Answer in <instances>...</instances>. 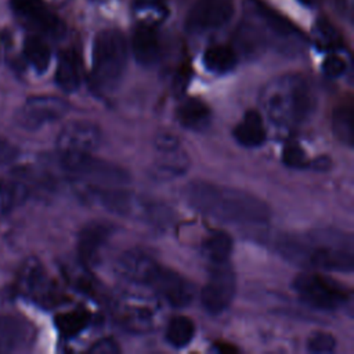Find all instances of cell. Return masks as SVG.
<instances>
[{
	"instance_id": "18",
	"label": "cell",
	"mask_w": 354,
	"mask_h": 354,
	"mask_svg": "<svg viewBox=\"0 0 354 354\" xmlns=\"http://www.w3.org/2000/svg\"><path fill=\"white\" fill-rule=\"evenodd\" d=\"M232 136L242 147H260L267 137L263 116L257 111H248L241 122L234 127Z\"/></svg>"
},
{
	"instance_id": "21",
	"label": "cell",
	"mask_w": 354,
	"mask_h": 354,
	"mask_svg": "<svg viewBox=\"0 0 354 354\" xmlns=\"http://www.w3.org/2000/svg\"><path fill=\"white\" fill-rule=\"evenodd\" d=\"M188 156L181 148L159 152V158L152 166V177L156 180H170L181 176L188 169Z\"/></svg>"
},
{
	"instance_id": "24",
	"label": "cell",
	"mask_w": 354,
	"mask_h": 354,
	"mask_svg": "<svg viewBox=\"0 0 354 354\" xmlns=\"http://www.w3.org/2000/svg\"><path fill=\"white\" fill-rule=\"evenodd\" d=\"M232 252V238L224 231L212 232L203 242V253L212 264L228 263Z\"/></svg>"
},
{
	"instance_id": "8",
	"label": "cell",
	"mask_w": 354,
	"mask_h": 354,
	"mask_svg": "<svg viewBox=\"0 0 354 354\" xmlns=\"http://www.w3.org/2000/svg\"><path fill=\"white\" fill-rule=\"evenodd\" d=\"M17 286L21 295L41 306H53L57 303L58 292L55 285L36 257L28 259L21 266Z\"/></svg>"
},
{
	"instance_id": "36",
	"label": "cell",
	"mask_w": 354,
	"mask_h": 354,
	"mask_svg": "<svg viewBox=\"0 0 354 354\" xmlns=\"http://www.w3.org/2000/svg\"><path fill=\"white\" fill-rule=\"evenodd\" d=\"M90 353H94V354H116L120 351L118 343L111 339V337H104V339H100L97 340L90 348H88Z\"/></svg>"
},
{
	"instance_id": "33",
	"label": "cell",
	"mask_w": 354,
	"mask_h": 354,
	"mask_svg": "<svg viewBox=\"0 0 354 354\" xmlns=\"http://www.w3.org/2000/svg\"><path fill=\"white\" fill-rule=\"evenodd\" d=\"M282 160L288 167H306L310 166V162L306 158V152L296 142H289L282 151Z\"/></svg>"
},
{
	"instance_id": "4",
	"label": "cell",
	"mask_w": 354,
	"mask_h": 354,
	"mask_svg": "<svg viewBox=\"0 0 354 354\" xmlns=\"http://www.w3.org/2000/svg\"><path fill=\"white\" fill-rule=\"evenodd\" d=\"M127 64V46L123 35L115 29L97 33L93 43L91 87L98 94H106L116 88Z\"/></svg>"
},
{
	"instance_id": "1",
	"label": "cell",
	"mask_w": 354,
	"mask_h": 354,
	"mask_svg": "<svg viewBox=\"0 0 354 354\" xmlns=\"http://www.w3.org/2000/svg\"><path fill=\"white\" fill-rule=\"evenodd\" d=\"M279 253L301 267L324 271L350 272L354 267L351 235L335 230L283 235L278 241Z\"/></svg>"
},
{
	"instance_id": "10",
	"label": "cell",
	"mask_w": 354,
	"mask_h": 354,
	"mask_svg": "<svg viewBox=\"0 0 354 354\" xmlns=\"http://www.w3.org/2000/svg\"><path fill=\"white\" fill-rule=\"evenodd\" d=\"M101 142V130L88 120H73L62 127L57 137L58 156L90 155Z\"/></svg>"
},
{
	"instance_id": "40",
	"label": "cell",
	"mask_w": 354,
	"mask_h": 354,
	"mask_svg": "<svg viewBox=\"0 0 354 354\" xmlns=\"http://www.w3.org/2000/svg\"><path fill=\"white\" fill-rule=\"evenodd\" d=\"M303 4H311L313 3V0H300Z\"/></svg>"
},
{
	"instance_id": "17",
	"label": "cell",
	"mask_w": 354,
	"mask_h": 354,
	"mask_svg": "<svg viewBox=\"0 0 354 354\" xmlns=\"http://www.w3.org/2000/svg\"><path fill=\"white\" fill-rule=\"evenodd\" d=\"M131 50L136 61L140 65L149 66L155 64L160 54V41L155 26L144 21L133 32Z\"/></svg>"
},
{
	"instance_id": "9",
	"label": "cell",
	"mask_w": 354,
	"mask_h": 354,
	"mask_svg": "<svg viewBox=\"0 0 354 354\" xmlns=\"http://www.w3.org/2000/svg\"><path fill=\"white\" fill-rule=\"evenodd\" d=\"M69 105L55 95H35L28 98L17 112V123L25 130H37L66 115Z\"/></svg>"
},
{
	"instance_id": "11",
	"label": "cell",
	"mask_w": 354,
	"mask_h": 354,
	"mask_svg": "<svg viewBox=\"0 0 354 354\" xmlns=\"http://www.w3.org/2000/svg\"><path fill=\"white\" fill-rule=\"evenodd\" d=\"M14 14L40 35L61 37L65 25L44 0H10Z\"/></svg>"
},
{
	"instance_id": "37",
	"label": "cell",
	"mask_w": 354,
	"mask_h": 354,
	"mask_svg": "<svg viewBox=\"0 0 354 354\" xmlns=\"http://www.w3.org/2000/svg\"><path fill=\"white\" fill-rule=\"evenodd\" d=\"M134 8L137 11L142 12H151V11H162L165 6V0H134L133 1Z\"/></svg>"
},
{
	"instance_id": "7",
	"label": "cell",
	"mask_w": 354,
	"mask_h": 354,
	"mask_svg": "<svg viewBox=\"0 0 354 354\" xmlns=\"http://www.w3.org/2000/svg\"><path fill=\"white\" fill-rule=\"evenodd\" d=\"M212 266L213 268L201 290V303L209 314H220L231 304L235 296L236 279L228 263Z\"/></svg>"
},
{
	"instance_id": "19",
	"label": "cell",
	"mask_w": 354,
	"mask_h": 354,
	"mask_svg": "<svg viewBox=\"0 0 354 354\" xmlns=\"http://www.w3.org/2000/svg\"><path fill=\"white\" fill-rule=\"evenodd\" d=\"M82 80L80 73V61L77 54L73 50H65L59 54L57 69H55V82L61 90L65 93H73L79 88Z\"/></svg>"
},
{
	"instance_id": "5",
	"label": "cell",
	"mask_w": 354,
	"mask_h": 354,
	"mask_svg": "<svg viewBox=\"0 0 354 354\" xmlns=\"http://www.w3.org/2000/svg\"><path fill=\"white\" fill-rule=\"evenodd\" d=\"M293 289L307 306L325 311L342 307L350 297L344 285L315 272L299 274L293 282Z\"/></svg>"
},
{
	"instance_id": "27",
	"label": "cell",
	"mask_w": 354,
	"mask_h": 354,
	"mask_svg": "<svg viewBox=\"0 0 354 354\" xmlns=\"http://www.w3.org/2000/svg\"><path fill=\"white\" fill-rule=\"evenodd\" d=\"M88 322H90V315L83 310L66 311L55 317V326L58 332L65 337L77 336L82 330L86 329Z\"/></svg>"
},
{
	"instance_id": "32",
	"label": "cell",
	"mask_w": 354,
	"mask_h": 354,
	"mask_svg": "<svg viewBox=\"0 0 354 354\" xmlns=\"http://www.w3.org/2000/svg\"><path fill=\"white\" fill-rule=\"evenodd\" d=\"M336 340L328 332H315L307 340V350L314 354H326L335 350Z\"/></svg>"
},
{
	"instance_id": "41",
	"label": "cell",
	"mask_w": 354,
	"mask_h": 354,
	"mask_svg": "<svg viewBox=\"0 0 354 354\" xmlns=\"http://www.w3.org/2000/svg\"><path fill=\"white\" fill-rule=\"evenodd\" d=\"M94 1H101V0H94Z\"/></svg>"
},
{
	"instance_id": "29",
	"label": "cell",
	"mask_w": 354,
	"mask_h": 354,
	"mask_svg": "<svg viewBox=\"0 0 354 354\" xmlns=\"http://www.w3.org/2000/svg\"><path fill=\"white\" fill-rule=\"evenodd\" d=\"M257 10L259 14L261 15V18L264 19V22H267V25L278 35L282 36H290L297 33V29L292 25V22L286 18H283L282 15L277 14L274 10H271L270 7H267L263 3L257 4Z\"/></svg>"
},
{
	"instance_id": "30",
	"label": "cell",
	"mask_w": 354,
	"mask_h": 354,
	"mask_svg": "<svg viewBox=\"0 0 354 354\" xmlns=\"http://www.w3.org/2000/svg\"><path fill=\"white\" fill-rule=\"evenodd\" d=\"M120 314H123L124 322L131 326H144L151 324L152 321V311L149 307H145L142 304H126L120 306Z\"/></svg>"
},
{
	"instance_id": "23",
	"label": "cell",
	"mask_w": 354,
	"mask_h": 354,
	"mask_svg": "<svg viewBox=\"0 0 354 354\" xmlns=\"http://www.w3.org/2000/svg\"><path fill=\"white\" fill-rule=\"evenodd\" d=\"M24 55L29 65L39 73L46 72L51 61V51L48 44L36 35H30L25 39Z\"/></svg>"
},
{
	"instance_id": "6",
	"label": "cell",
	"mask_w": 354,
	"mask_h": 354,
	"mask_svg": "<svg viewBox=\"0 0 354 354\" xmlns=\"http://www.w3.org/2000/svg\"><path fill=\"white\" fill-rule=\"evenodd\" d=\"M62 169L80 180L93 183L94 185H122L130 181V176L122 167L95 159L91 153L82 156L59 158Z\"/></svg>"
},
{
	"instance_id": "22",
	"label": "cell",
	"mask_w": 354,
	"mask_h": 354,
	"mask_svg": "<svg viewBox=\"0 0 354 354\" xmlns=\"http://www.w3.org/2000/svg\"><path fill=\"white\" fill-rule=\"evenodd\" d=\"M236 53L230 46L214 44L206 48L203 54V64L207 71L213 73H227L236 65Z\"/></svg>"
},
{
	"instance_id": "38",
	"label": "cell",
	"mask_w": 354,
	"mask_h": 354,
	"mask_svg": "<svg viewBox=\"0 0 354 354\" xmlns=\"http://www.w3.org/2000/svg\"><path fill=\"white\" fill-rule=\"evenodd\" d=\"M14 153H15L14 147L7 140L0 137V162L11 159L14 156Z\"/></svg>"
},
{
	"instance_id": "3",
	"label": "cell",
	"mask_w": 354,
	"mask_h": 354,
	"mask_svg": "<svg viewBox=\"0 0 354 354\" xmlns=\"http://www.w3.org/2000/svg\"><path fill=\"white\" fill-rule=\"evenodd\" d=\"M261 104L274 124L289 129L304 123L313 115L317 97L304 77L286 75L266 86Z\"/></svg>"
},
{
	"instance_id": "16",
	"label": "cell",
	"mask_w": 354,
	"mask_h": 354,
	"mask_svg": "<svg viewBox=\"0 0 354 354\" xmlns=\"http://www.w3.org/2000/svg\"><path fill=\"white\" fill-rule=\"evenodd\" d=\"M111 234L112 227L101 221H93L84 225L77 236L76 249L79 260L87 267L91 266L98 259Z\"/></svg>"
},
{
	"instance_id": "28",
	"label": "cell",
	"mask_w": 354,
	"mask_h": 354,
	"mask_svg": "<svg viewBox=\"0 0 354 354\" xmlns=\"http://www.w3.org/2000/svg\"><path fill=\"white\" fill-rule=\"evenodd\" d=\"M332 130L344 145H353V112L350 105H340L332 115Z\"/></svg>"
},
{
	"instance_id": "26",
	"label": "cell",
	"mask_w": 354,
	"mask_h": 354,
	"mask_svg": "<svg viewBox=\"0 0 354 354\" xmlns=\"http://www.w3.org/2000/svg\"><path fill=\"white\" fill-rule=\"evenodd\" d=\"M28 198V188L18 181L0 178V216L12 212Z\"/></svg>"
},
{
	"instance_id": "34",
	"label": "cell",
	"mask_w": 354,
	"mask_h": 354,
	"mask_svg": "<svg viewBox=\"0 0 354 354\" xmlns=\"http://www.w3.org/2000/svg\"><path fill=\"white\" fill-rule=\"evenodd\" d=\"M346 71V62L342 57L330 54L322 62V72L328 77H339Z\"/></svg>"
},
{
	"instance_id": "2",
	"label": "cell",
	"mask_w": 354,
	"mask_h": 354,
	"mask_svg": "<svg viewBox=\"0 0 354 354\" xmlns=\"http://www.w3.org/2000/svg\"><path fill=\"white\" fill-rule=\"evenodd\" d=\"M185 199L196 212L223 223L260 224L271 214L268 206L249 192L201 180L187 185Z\"/></svg>"
},
{
	"instance_id": "35",
	"label": "cell",
	"mask_w": 354,
	"mask_h": 354,
	"mask_svg": "<svg viewBox=\"0 0 354 354\" xmlns=\"http://www.w3.org/2000/svg\"><path fill=\"white\" fill-rule=\"evenodd\" d=\"M155 148L158 152L173 151V149L180 148V141L171 133H159L155 138Z\"/></svg>"
},
{
	"instance_id": "14",
	"label": "cell",
	"mask_w": 354,
	"mask_h": 354,
	"mask_svg": "<svg viewBox=\"0 0 354 354\" xmlns=\"http://www.w3.org/2000/svg\"><path fill=\"white\" fill-rule=\"evenodd\" d=\"M35 340L32 324L17 315L0 317V354H11L28 350Z\"/></svg>"
},
{
	"instance_id": "13",
	"label": "cell",
	"mask_w": 354,
	"mask_h": 354,
	"mask_svg": "<svg viewBox=\"0 0 354 354\" xmlns=\"http://www.w3.org/2000/svg\"><path fill=\"white\" fill-rule=\"evenodd\" d=\"M148 286H151L162 299H165L173 307H185L194 299V286L189 281L181 277L178 272L158 267L152 275Z\"/></svg>"
},
{
	"instance_id": "31",
	"label": "cell",
	"mask_w": 354,
	"mask_h": 354,
	"mask_svg": "<svg viewBox=\"0 0 354 354\" xmlns=\"http://www.w3.org/2000/svg\"><path fill=\"white\" fill-rule=\"evenodd\" d=\"M314 37L321 48H335L340 44L339 33L326 19H319L315 24Z\"/></svg>"
},
{
	"instance_id": "20",
	"label": "cell",
	"mask_w": 354,
	"mask_h": 354,
	"mask_svg": "<svg viewBox=\"0 0 354 354\" xmlns=\"http://www.w3.org/2000/svg\"><path fill=\"white\" fill-rule=\"evenodd\" d=\"M212 112L210 108L198 98H188L177 108L178 123L189 130H203L210 123Z\"/></svg>"
},
{
	"instance_id": "39",
	"label": "cell",
	"mask_w": 354,
	"mask_h": 354,
	"mask_svg": "<svg viewBox=\"0 0 354 354\" xmlns=\"http://www.w3.org/2000/svg\"><path fill=\"white\" fill-rule=\"evenodd\" d=\"M48 1H51V3H54V4H64V3L68 1V0H48Z\"/></svg>"
},
{
	"instance_id": "15",
	"label": "cell",
	"mask_w": 354,
	"mask_h": 354,
	"mask_svg": "<svg viewBox=\"0 0 354 354\" xmlns=\"http://www.w3.org/2000/svg\"><path fill=\"white\" fill-rule=\"evenodd\" d=\"M158 267L159 264L156 260L141 249H130L124 252L116 263V270L123 279L147 286Z\"/></svg>"
},
{
	"instance_id": "12",
	"label": "cell",
	"mask_w": 354,
	"mask_h": 354,
	"mask_svg": "<svg viewBox=\"0 0 354 354\" xmlns=\"http://www.w3.org/2000/svg\"><path fill=\"white\" fill-rule=\"evenodd\" d=\"M234 15V0H196L187 14V29L206 32L225 25Z\"/></svg>"
},
{
	"instance_id": "25",
	"label": "cell",
	"mask_w": 354,
	"mask_h": 354,
	"mask_svg": "<svg viewBox=\"0 0 354 354\" xmlns=\"http://www.w3.org/2000/svg\"><path fill=\"white\" fill-rule=\"evenodd\" d=\"M195 336V325L191 318L185 315L173 317L166 328V340L176 348L185 347Z\"/></svg>"
}]
</instances>
